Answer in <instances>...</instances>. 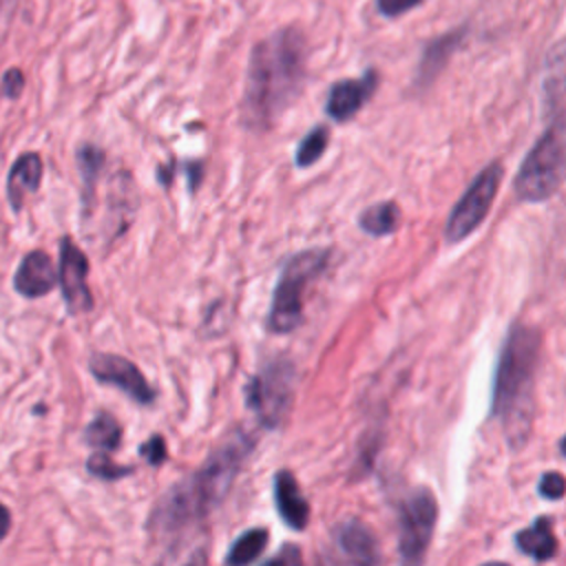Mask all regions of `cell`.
<instances>
[{
	"mask_svg": "<svg viewBox=\"0 0 566 566\" xmlns=\"http://www.w3.org/2000/svg\"><path fill=\"white\" fill-rule=\"evenodd\" d=\"M307 71V42L296 27H283L250 53L241 122L252 130L270 128L296 99Z\"/></svg>",
	"mask_w": 566,
	"mask_h": 566,
	"instance_id": "obj_1",
	"label": "cell"
},
{
	"mask_svg": "<svg viewBox=\"0 0 566 566\" xmlns=\"http://www.w3.org/2000/svg\"><path fill=\"white\" fill-rule=\"evenodd\" d=\"M250 451L252 438L241 429L232 431L208 455L203 467L170 486L157 500L148 517V531L155 535H175L203 522L230 491Z\"/></svg>",
	"mask_w": 566,
	"mask_h": 566,
	"instance_id": "obj_2",
	"label": "cell"
},
{
	"mask_svg": "<svg viewBox=\"0 0 566 566\" xmlns=\"http://www.w3.org/2000/svg\"><path fill=\"white\" fill-rule=\"evenodd\" d=\"M539 332L531 325H515L502 347L495 389L493 413H497L506 427L509 440L522 444L531 431V405L533 382L539 360Z\"/></svg>",
	"mask_w": 566,
	"mask_h": 566,
	"instance_id": "obj_3",
	"label": "cell"
},
{
	"mask_svg": "<svg viewBox=\"0 0 566 566\" xmlns=\"http://www.w3.org/2000/svg\"><path fill=\"white\" fill-rule=\"evenodd\" d=\"M566 181V111L559 113L526 155L515 190L522 201H544Z\"/></svg>",
	"mask_w": 566,
	"mask_h": 566,
	"instance_id": "obj_4",
	"label": "cell"
},
{
	"mask_svg": "<svg viewBox=\"0 0 566 566\" xmlns=\"http://www.w3.org/2000/svg\"><path fill=\"white\" fill-rule=\"evenodd\" d=\"M329 261V250L314 248L296 252L283 268L272 305L268 312V329L274 334H287L296 329L303 321V292L310 281H314Z\"/></svg>",
	"mask_w": 566,
	"mask_h": 566,
	"instance_id": "obj_5",
	"label": "cell"
},
{
	"mask_svg": "<svg viewBox=\"0 0 566 566\" xmlns=\"http://www.w3.org/2000/svg\"><path fill=\"white\" fill-rule=\"evenodd\" d=\"M294 398V365L287 358H276L268 363L261 371L252 376L245 387V400L256 420L274 429L279 427Z\"/></svg>",
	"mask_w": 566,
	"mask_h": 566,
	"instance_id": "obj_6",
	"label": "cell"
},
{
	"mask_svg": "<svg viewBox=\"0 0 566 566\" xmlns=\"http://www.w3.org/2000/svg\"><path fill=\"white\" fill-rule=\"evenodd\" d=\"M500 184H502V166L493 161L473 179V184L467 188L462 199L453 206L444 228L449 243H458L467 239L486 219Z\"/></svg>",
	"mask_w": 566,
	"mask_h": 566,
	"instance_id": "obj_7",
	"label": "cell"
},
{
	"mask_svg": "<svg viewBox=\"0 0 566 566\" xmlns=\"http://www.w3.org/2000/svg\"><path fill=\"white\" fill-rule=\"evenodd\" d=\"M438 520V502L429 489L411 493L400 511V555L405 562H420L431 542Z\"/></svg>",
	"mask_w": 566,
	"mask_h": 566,
	"instance_id": "obj_8",
	"label": "cell"
},
{
	"mask_svg": "<svg viewBox=\"0 0 566 566\" xmlns=\"http://www.w3.org/2000/svg\"><path fill=\"white\" fill-rule=\"evenodd\" d=\"M88 369L95 380L104 385H115L126 391L139 405H150L155 400V391L139 371V367L117 354H93L88 360Z\"/></svg>",
	"mask_w": 566,
	"mask_h": 566,
	"instance_id": "obj_9",
	"label": "cell"
},
{
	"mask_svg": "<svg viewBox=\"0 0 566 566\" xmlns=\"http://www.w3.org/2000/svg\"><path fill=\"white\" fill-rule=\"evenodd\" d=\"M86 274H88L86 254L69 237H64L60 241V285H62L64 303L73 314H82L93 307V296L86 285Z\"/></svg>",
	"mask_w": 566,
	"mask_h": 566,
	"instance_id": "obj_10",
	"label": "cell"
},
{
	"mask_svg": "<svg viewBox=\"0 0 566 566\" xmlns=\"http://www.w3.org/2000/svg\"><path fill=\"white\" fill-rule=\"evenodd\" d=\"M378 86V75L376 71H367L363 77L356 80H340L329 88L325 111L332 119L336 122H347L352 119L363 104L374 95Z\"/></svg>",
	"mask_w": 566,
	"mask_h": 566,
	"instance_id": "obj_11",
	"label": "cell"
},
{
	"mask_svg": "<svg viewBox=\"0 0 566 566\" xmlns=\"http://www.w3.org/2000/svg\"><path fill=\"white\" fill-rule=\"evenodd\" d=\"M57 276L60 274H55L51 256L42 250H33L27 256H22L13 285L15 292L22 294L24 298H40L55 287Z\"/></svg>",
	"mask_w": 566,
	"mask_h": 566,
	"instance_id": "obj_12",
	"label": "cell"
},
{
	"mask_svg": "<svg viewBox=\"0 0 566 566\" xmlns=\"http://www.w3.org/2000/svg\"><path fill=\"white\" fill-rule=\"evenodd\" d=\"M274 502L281 520L294 528L303 531L310 522V504L301 493L296 478L290 471H279L274 478Z\"/></svg>",
	"mask_w": 566,
	"mask_h": 566,
	"instance_id": "obj_13",
	"label": "cell"
},
{
	"mask_svg": "<svg viewBox=\"0 0 566 566\" xmlns=\"http://www.w3.org/2000/svg\"><path fill=\"white\" fill-rule=\"evenodd\" d=\"M467 35V27L453 29L444 35H438L436 40H431L420 57L418 71H416V84L418 86H427L429 82H433L438 77V73L442 71V66L447 64V60L453 55V51L462 44Z\"/></svg>",
	"mask_w": 566,
	"mask_h": 566,
	"instance_id": "obj_14",
	"label": "cell"
},
{
	"mask_svg": "<svg viewBox=\"0 0 566 566\" xmlns=\"http://www.w3.org/2000/svg\"><path fill=\"white\" fill-rule=\"evenodd\" d=\"M42 181V159L38 153H24L20 155L7 177V199L13 210H20L24 203V197L29 192H35Z\"/></svg>",
	"mask_w": 566,
	"mask_h": 566,
	"instance_id": "obj_15",
	"label": "cell"
},
{
	"mask_svg": "<svg viewBox=\"0 0 566 566\" xmlns=\"http://www.w3.org/2000/svg\"><path fill=\"white\" fill-rule=\"evenodd\" d=\"M336 542L340 551L358 564L378 562V544L374 533L358 520H349L336 528Z\"/></svg>",
	"mask_w": 566,
	"mask_h": 566,
	"instance_id": "obj_16",
	"label": "cell"
},
{
	"mask_svg": "<svg viewBox=\"0 0 566 566\" xmlns=\"http://www.w3.org/2000/svg\"><path fill=\"white\" fill-rule=\"evenodd\" d=\"M517 548L524 555H531L537 562H546L557 551V537L553 533V520L551 517H537L531 526L517 533L515 537Z\"/></svg>",
	"mask_w": 566,
	"mask_h": 566,
	"instance_id": "obj_17",
	"label": "cell"
},
{
	"mask_svg": "<svg viewBox=\"0 0 566 566\" xmlns=\"http://www.w3.org/2000/svg\"><path fill=\"white\" fill-rule=\"evenodd\" d=\"M542 93L548 106H555L566 95V38L555 42L546 55Z\"/></svg>",
	"mask_w": 566,
	"mask_h": 566,
	"instance_id": "obj_18",
	"label": "cell"
},
{
	"mask_svg": "<svg viewBox=\"0 0 566 566\" xmlns=\"http://www.w3.org/2000/svg\"><path fill=\"white\" fill-rule=\"evenodd\" d=\"M400 223V208L394 201H380L376 206H369L360 219L358 226L374 237H385L391 234Z\"/></svg>",
	"mask_w": 566,
	"mask_h": 566,
	"instance_id": "obj_19",
	"label": "cell"
},
{
	"mask_svg": "<svg viewBox=\"0 0 566 566\" xmlns=\"http://www.w3.org/2000/svg\"><path fill=\"white\" fill-rule=\"evenodd\" d=\"M84 438L91 447H97V449H106V451H113L119 447L122 442V427L119 422L108 413V411H99L86 427L84 431Z\"/></svg>",
	"mask_w": 566,
	"mask_h": 566,
	"instance_id": "obj_20",
	"label": "cell"
},
{
	"mask_svg": "<svg viewBox=\"0 0 566 566\" xmlns=\"http://www.w3.org/2000/svg\"><path fill=\"white\" fill-rule=\"evenodd\" d=\"M268 531L265 528H250L248 533H243L232 546H230V551H228V555H226V562L228 564H234V566H245V564H250V562H254L261 553H263V548H265V544H268Z\"/></svg>",
	"mask_w": 566,
	"mask_h": 566,
	"instance_id": "obj_21",
	"label": "cell"
},
{
	"mask_svg": "<svg viewBox=\"0 0 566 566\" xmlns=\"http://www.w3.org/2000/svg\"><path fill=\"white\" fill-rule=\"evenodd\" d=\"M327 139H329V130L325 126L312 128L296 148V166L307 168V166L316 164L327 148Z\"/></svg>",
	"mask_w": 566,
	"mask_h": 566,
	"instance_id": "obj_22",
	"label": "cell"
},
{
	"mask_svg": "<svg viewBox=\"0 0 566 566\" xmlns=\"http://www.w3.org/2000/svg\"><path fill=\"white\" fill-rule=\"evenodd\" d=\"M77 164H80V172H82V179H84V186H86V195H91V188H93V181L97 177V172L102 170L104 166V153L95 146H82L80 153H77Z\"/></svg>",
	"mask_w": 566,
	"mask_h": 566,
	"instance_id": "obj_23",
	"label": "cell"
},
{
	"mask_svg": "<svg viewBox=\"0 0 566 566\" xmlns=\"http://www.w3.org/2000/svg\"><path fill=\"white\" fill-rule=\"evenodd\" d=\"M88 473H93L95 478H102V480H117V478H124L128 473H133L130 467H119L115 464L108 455L104 453H93L88 458V464H86Z\"/></svg>",
	"mask_w": 566,
	"mask_h": 566,
	"instance_id": "obj_24",
	"label": "cell"
},
{
	"mask_svg": "<svg viewBox=\"0 0 566 566\" xmlns=\"http://www.w3.org/2000/svg\"><path fill=\"white\" fill-rule=\"evenodd\" d=\"M539 493L548 500H559L564 493H566V480L562 473L557 471H551V473H544L542 480H539Z\"/></svg>",
	"mask_w": 566,
	"mask_h": 566,
	"instance_id": "obj_25",
	"label": "cell"
},
{
	"mask_svg": "<svg viewBox=\"0 0 566 566\" xmlns=\"http://www.w3.org/2000/svg\"><path fill=\"white\" fill-rule=\"evenodd\" d=\"M139 453H142L144 460L150 462V464H161V462L166 460V455H168L166 442H164L161 436H150V438L142 444Z\"/></svg>",
	"mask_w": 566,
	"mask_h": 566,
	"instance_id": "obj_26",
	"label": "cell"
},
{
	"mask_svg": "<svg viewBox=\"0 0 566 566\" xmlns=\"http://www.w3.org/2000/svg\"><path fill=\"white\" fill-rule=\"evenodd\" d=\"M424 0H376V9L387 15V18H398L411 9H416L418 4H422Z\"/></svg>",
	"mask_w": 566,
	"mask_h": 566,
	"instance_id": "obj_27",
	"label": "cell"
},
{
	"mask_svg": "<svg viewBox=\"0 0 566 566\" xmlns=\"http://www.w3.org/2000/svg\"><path fill=\"white\" fill-rule=\"evenodd\" d=\"M24 88V75L20 69H9L2 77V93L11 99H15Z\"/></svg>",
	"mask_w": 566,
	"mask_h": 566,
	"instance_id": "obj_28",
	"label": "cell"
},
{
	"mask_svg": "<svg viewBox=\"0 0 566 566\" xmlns=\"http://www.w3.org/2000/svg\"><path fill=\"white\" fill-rule=\"evenodd\" d=\"M281 562H301V553L296 546H285L283 555L270 559V564H281Z\"/></svg>",
	"mask_w": 566,
	"mask_h": 566,
	"instance_id": "obj_29",
	"label": "cell"
},
{
	"mask_svg": "<svg viewBox=\"0 0 566 566\" xmlns=\"http://www.w3.org/2000/svg\"><path fill=\"white\" fill-rule=\"evenodd\" d=\"M9 526H11V513H9V509L0 502V542L7 537Z\"/></svg>",
	"mask_w": 566,
	"mask_h": 566,
	"instance_id": "obj_30",
	"label": "cell"
},
{
	"mask_svg": "<svg viewBox=\"0 0 566 566\" xmlns=\"http://www.w3.org/2000/svg\"><path fill=\"white\" fill-rule=\"evenodd\" d=\"M559 449H562V453H564V455H566V438H564V440H562V444H559Z\"/></svg>",
	"mask_w": 566,
	"mask_h": 566,
	"instance_id": "obj_31",
	"label": "cell"
}]
</instances>
